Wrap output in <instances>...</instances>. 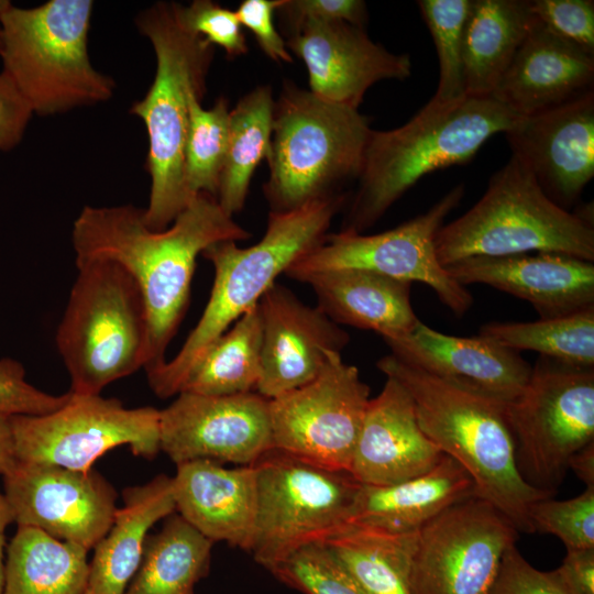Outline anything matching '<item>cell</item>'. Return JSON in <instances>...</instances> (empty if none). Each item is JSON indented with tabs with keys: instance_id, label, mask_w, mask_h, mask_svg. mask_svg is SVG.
<instances>
[{
	"instance_id": "obj_1",
	"label": "cell",
	"mask_w": 594,
	"mask_h": 594,
	"mask_svg": "<svg viewBox=\"0 0 594 594\" xmlns=\"http://www.w3.org/2000/svg\"><path fill=\"white\" fill-rule=\"evenodd\" d=\"M251 233L217 199L200 194L162 231L150 229L143 209L132 205L85 206L74 221L75 264L105 260L119 264L136 282L148 322L145 371L166 361L165 353L185 316L196 260L220 241Z\"/></svg>"
},
{
	"instance_id": "obj_2",
	"label": "cell",
	"mask_w": 594,
	"mask_h": 594,
	"mask_svg": "<svg viewBox=\"0 0 594 594\" xmlns=\"http://www.w3.org/2000/svg\"><path fill=\"white\" fill-rule=\"evenodd\" d=\"M340 194L286 212H270L264 237L250 248L220 241L201 254L215 270L209 300L178 353L146 371L150 387L161 398L177 395L201 356L300 256L324 239L343 206Z\"/></svg>"
},
{
	"instance_id": "obj_3",
	"label": "cell",
	"mask_w": 594,
	"mask_h": 594,
	"mask_svg": "<svg viewBox=\"0 0 594 594\" xmlns=\"http://www.w3.org/2000/svg\"><path fill=\"white\" fill-rule=\"evenodd\" d=\"M376 366L407 391L421 430L469 473L476 496L501 512L518 532L534 534L529 507L552 496L520 477L505 404L440 380L393 354L380 359Z\"/></svg>"
},
{
	"instance_id": "obj_4",
	"label": "cell",
	"mask_w": 594,
	"mask_h": 594,
	"mask_svg": "<svg viewBox=\"0 0 594 594\" xmlns=\"http://www.w3.org/2000/svg\"><path fill=\"white\" fill-rule=\"evenodd\" d=\"M518 117L492 97H464L426 106L404 125L372 130L359 186L342 230L371 228L421 177L469 162L486 141L505 133Z\"/></svg>"
},
{
	"instance_id": "obj_5",
	"label": "cell",
	"mask_w": 594,
	"mask_h": 594,
	"mask_svg": "<svg viewBox=\"0 0 594 594\" xmlns=\"http://www.w3.org/2000/svg\"><path fill=\"white\" fill-rule=\"evenodd\" d=\"M135 23L156 58L151 87L130 109L144 122L148 138L145 168L151 190L143 219L150 229L162 231L193 200L184 184L188 97L191 90L205 92L213 46L184 28L176 2L152 4L138 14Z\"/></svg>"
},
{
	"instance_id": "obj_6",
	"label": "cell",
	"mask_w": 594,
	"mask_h": 594,
	"mask_svg": "<svg viewBox=\"0 0 594 594\" xmlns=\"http://www.w3.org/2000/svg\"><path fill=\"white\" fill-rule=\"evenodd\" d=\"M94 2L50 0L20 8L0 0V57L33 113L52 116L109 100L116 84L88 55Z\"/></svg>"
},
{
	"instance_id": "obj_7",
	"label": "cell",
	"mask_w": 594,
	"mask_h": 594,
	"mask_svg": "<svg viewBox=\"0 0 594 594\" xmlns=\"http://www.w3.org/2000/svg\"><path fill=\"white\" fill-rule=\"evenodd\" d=\"M372 129L359 109L333 103L285 82L274 105L270 176L263 186L270 212H286L340 195L359 178Z\"/></svg>"
},
{
	"instance_id": "obj_8",
	"label": "cell",
	"mask_w": 594,
	"mask_h": 594,
	"mask_svg": "<svg viewBox=\"0 0 594 594\" xmlns=\"http://www.w3.org/2000/svg\"><path fill=\"white\" fill-rule=\"evenodd\" d=\"M436 252L443 266L473 256L560 253L594 262L590 212L572 213L553 202L515 156L490 179L481 199L442 226Z\"/></svg>"
},
{
	"instance_id": "obj_9",
	"label": "cell",
	"mask_w": 594,
	"mask_h": 594,
	"mask_svg": "<svg viewBox=\"0 0 594 594\" xmlns=\"http://www.w3.org/2000/svg\"><path fill=\"white\" fill-rule=\"evenodd\" d=\"M77 276L56 330L57 351L76 395H99L145 369L148 322L136 282L119 264H76Z\"/></svg>"
},
{
	"instance_id": "obj_10",
	"label": "cell",
	"mask_w": 594,
	"mask_h": 594,
	"mask_svg": "<svg viewBox=\"0 0 594 594\" xmlns=\"http://www.w3.org/2000/svg\"><path fill=\"white\" fill-rule=\"evenodd\" d=\"M504 411L520 477L553 497L571 457L594 441V369L539 355Z\"/></svg>"
},
{
	"instance_id": "obj_11",
	"label": "cell",
	"mask_w": 594,
	"mask_h": 594,
	"mask_svg": "<svg viewBox=\"0 0 594 594\" xmlns=\"http://www.w3.org/2000/svg\"><path fill=\"white\" fill-rule=\"evenodd\" d=\"M254 466L257 512L249 552L268 571L300 547L323 542L350 524L361 484L349 472L274 448Z\"/></svg>"
},
{
	"instance_id": "obj_12",
	"label": "cell",
	"mask_w": 594,
	"mask_h": 594,
	"mask_svg": "<svg viewBox=\"0 0 594 594\" xmlns=\"http://www.w3.org/2000/svg\"><path fill=\"white\" fill-rule=\"evenodd\" d=\"M463 195L464 187L459 185L426 212L381 233H327L321 243L295 261L285 274L302 282L324 271L360 268L403 282H419L428 285L452 314L461 317L471 308L473 297L440 263L436 238Z\"/></svg>"
},
{
	"instance_id": "obj_13",
	"label": "cell",
	"mask_w": 594,
	"mask_h": 594,
	"mask_svg": "<svg viewBox=\"0 0 594 594\" xmlns=\"http://www.w3.org/2000/svg\"><path fill=\"white\" fill-rule=\"evenodd\" d=\"M72 393V392H70ZM18 461L88 471L107 451L128 446L135 457L161 451L160 410L125 408L116 398L76 395L40 416H11Z\"/></svg>"
},
{
	"instance_id": "obj_14",
	"label": "cell",
	"mask_w": 594,
	"mask_h": 594,
	"mask_svg": "<svg viewBox=\"0 0 594 594\" xmlns=\"http://www.w3.org/2000/svg\"><path fill=\"white\" fill-rule=\"evenodd\" d=\"M518 535L501 512L477 496L448 507L416 534L410 594H483Z\"/></svg>"
},
{
	"instance_id": "obj_15",
	"label": "cell",
	"mask_w": 594,
	"mask_h": 594,
	"mask_svg": "<svg viewBox=\"0 0 594 594\" xmlns=\"http://www.w3.org/2000/svg\"><path fill=\"white\" fill-rule=\"evenodd\" d=\"M370 392L359 370L329 351L311 382L270 399L273 448L349 472Z\"/></svg>"
},
{
	"instance_id": "obj_16",
	"label": "cell",
	"mask_w": 594,
	"mask_h": 594,
	"mask_svg": "<svg viewBox=\"0 0 594 594\" xmlns=\"http://www.w3.org/2000/svg\"><path fill=\"white\" fill-rule=\"evenodd\" d=\"M4 496L18 526L87 549L106 536L117 512V493L92 469L15 461L2 475Z\"/></svg>"
},
{
	"instance_id": "obj_17",
	"label": "cell",
	"mask_w": 594,
	"mask_h": 594,
	"mask_svg": "<svg viewBox=\"0 0 594 594\" xmlns=\"http://www.w3.org/2000/svg\"><path fill=\"white\" fill-rule=\"evenodd\" d=\"M160 446L176 465L194 460L254 464L273 448L270 399L256 392H180L160 410Z\"/></svg>"
},
{
	"instance_id": "obj_18",
	"label": "cell",
	"mask_w": 594,
	"mask_h": 594,
	"mask_svg": "<svg viewBox=\"0 0 594 594\" xmlns=\"http://www.w3.org/2000/svg\"><path fill=\"white\" fill-rule=\"evenodd\" d=\"M289 29L286 45L307 68L309 91L327 101L359 109L377 81L411 75L409 55L391 53L364 29L342 21H305Z\"/></svg>"
},
{
	"instance_id": "obj_19",
	"label": "cell",
	"mask_w": 594,
	"mask_h": 594,
	"mask_svg": "<svg viewBox=\"0 0 594 594\" xmlns=\"http://www.w3.org/2000/svg\"><path fill=\"white\" fill-rule=\"evenodd\" d=\"M505 135L512 155L553 202L568 210L594 176V91L518 118Z\"/></svg>"
},
{
	"instance_id": "obj_20",
	"label": "cell",
	"mask_w": 594,
	"mask_h": 594,
	"mask_svg": "<svg viewBox=\"0 0 594 594\" xmlns=\"http://www.w3.org/2000/svg\"><path fill=\"white\" fill-rule=\"evenodd\" d=\"M262 322V364L256 393L267 399L311 382L328 352L341 351L350 336L318 307L304 304L274 283L257 302Z\"/></svg>"
},
{
	"instance_id": "obj_21",
	"label": "cell",
	"mask_w": 594,
	"mask_h": 594,
	"mask_svg": "<svg viewBox=\"0 0 594 594\" xmlns=\"http://www.w3.org/2000/svg\"><path fill=\"white\" fill-rule=\"evenodd\" d=\"M384 341L400 361L502 404L517 398L531 374L516 351L481 336L444 334L420 320L410 332Z\"/></svg>"
},
{
	"instance_id": "obj_22",
	"label": "cell",
	"mask_w": 594,
	"mask_h": 594,
	"mask_svg": "<svg viewBox=\"0 0 594 594\" xmlns=\"http://www.w3.org/2000/svg\"><path fill=\"white\" fill-rule=\"evenodd\" d=\"M461 285L484 284L532 305L540 318L594 307L593 262L560 253L473 256L444 266Z\"/></svg>"
},
{
	"instance_id": "obj_23",
	"label": "cell",
	"mask_w": 594,
	"mask_h": 594,
	"mask_svg": "<svg viewBox=\"0 0 594 594\" xmlns=\"http://www.w3.org/2000/svg\"><path fill=\"white\" fill-rule=\"evenodd\" d=\"M443 457L421 430L407 391L386 377L366 406L349 473L361 485H393L429 472Z\"/></svg>"
},
{
	"instance_id": "obj_24",
	"label": "cell",
	"mask_w": 594,
	"mask_h": 594,
	"mask_svg": "<svg viewBox=\"0 0 594 594\" xmlns=\"http://www.w3.org/2000/svg\"><path fill=\"white\" fill-rule=\"evenodd\" d=\"M594 55L558 37L534 18L492 98L518 118L535 116L593 90Z\"/></svg>"
},
{
	"instance_id": "obj_25",
	"label": "cell",
	"mask_w": 594,
	"mask_h": 594,
	"mask_svg": "<svg viewBox=\"0 0 594 594\" xmlns=\"http://www.w3.org/2000/svg\"><path fill=\"white\" fill-rule=\"evenodd\" d=\"M176 510L204 536L249 551L256 512L254 464L224 468L211 460L176 465L172 477Z\"/></svg>"
},
{
	"instance_id": "obj_26",
	"label": "cell",
	"mask_w": 594,
	"mask_h": 594,
	"mask_svg": "<svg viewBox=\"0 0 594 594\" xmlns=\"http://www.w3.org/2000/svg\"><path fill=\"white\" fill-rule=\"evenodd\" d=\"M318 308L334 323L371 330L384 339L410 332L419 319L410 301L411 283L360 268L307 276Z\"/></svg>"
},
{
	"instance_id": "obj_27",
	"label": "cell",
	"mask_w": 594,
	"mask_h": 594,
	"mask_svg": "<svg viewBox=\"0 0 594 594\" xmlns=\"http://www.w3.org/2000/svg\"><path fill=\"white\" fill-rule=\"evenodd\" d=\"M476 496L469 473L444 454L429 472L386 486L361 485L351 521L392 534L418 531L448 507Z\"/></svg>"
},
{
	"instance_id": "obj_28",
	"label": "cell",
	"mask_w": 594,
	"mask_h": 594,
	"mask_svg": "<svg viewBox=\"0 0 594 594\" xmlns=\"http://www.w3.org/2000/svg\"><path fill=\"white\" fill-rule=\"evenodd\" d=\"M122 496L123 507L117 508L110 529L94 548L90 594H124L140 565L148 530L176 510L172 477L165 474L125 488Z\"/></svg>"
},
{
	"instance_id": "obj_29",
	"label": "cell",
	"mask_w": 594,
	"mask_h": 594,
	"mask_svg": "<svg viewBox=\"0 0 594 594\" xmlns=\"http://www.w3.org/2000/svg\"><path fill=\"white\" fill-rule=\"evenodd\" d=\"M532 21L528 0H471L463 37L466 97L492 96Z\"/></svg>"
},
{
	"instance_id": "obj_30",
	"label": "cell",
	"mask_w": 594,
	"mask_h": 594,
	"mask_svg": "<svg viewBox=\"0 0 594 594\" xmlns=\"http://www.w3.org/2000/svg\"><path fill=\"white\" fill-rule=\"evenodd\" d=\"M88 550L18 526L6 547L3 594H84Z\"/></svg>"
},
{
	"instance_id": "obj_31",
	"label": "cell",
	"mask_w": 594,
	"mask_h": 594,
	"mask_svg": "<svg viewBox=\"0 0 594 594\" xmlns=\"http://www.w3.org/2000/svg\"><path fill=\"white\" fill-rule=\"evenodd\" d=\"M213 541L178 514L146 538L140 565L124 594H193L207 575Z\"/></svg>"
},
{
	"instance_id": "obj_32",
	"label": "cell",
	"mask_w": 594,
	"mask_h": 594,
	"mask_svg": "<svg viewBox=\"0 0 594 594\" xmlns=\"http://www.w3.org/2000/svg\"><path fill=\"white\" fill-rule=\"evenodd\" d=\"M274 105L272 87L261 85L230 110L229 143L217 201L231 217L243 209L252 176L270 154Z\"/></svg>"
},
{
	"instance_id": "obj_33",
	"label": "cell",
	"mask_w": 594,
	"mask_h": 594,
	"mask_svg": "<svg viewBox=\"0 0 594 594\" xmlns=\"http://www.w3.org/2000/svg\"><path fill=\"white\" fill-rule=\"evenodd\" d=\"M416 534L346 525L323 542L367 594H410L408 569Z\"/></svg>"
},
{
	"instance_id": "obj_34",
	"label": "cell",
	"mask_w": 594,
	"mask_h": 594,
	"mask_svg": "<svg viewBox=\"0 0 594 594\" xmlns=\"http://www.w3.org/2000/svg\"><path fill=\"white\" fill-rule=\"evenodd\" d=\"M261 364L262 322L255 305L209 346L180 392L212 396L255 392Z\"/></svg>"
},
{
	"instance_id": "obj_35",
	"label": "cell",
	"mask_w": 594,
	"mask_h": 594,
	"mask_svg": "<svg viewBox=\"0 0 594 594\" xmlns=\"http://www.w3.org/2000/svg\"><path fill=\"white\" fill-rule=\"evenodd\" d=\"M479 336L513 351H534L564 364L594 369V307L526 322H488Z\"/></svg>"
},
{
	"instance_id": "obj_36",
	"label": "cell",
	"mask_w": 594,
	"mask_h": 594,
	"mask_svg": "<svg viewBox=\"0 0 594 594\" xmlns=\"http://www.w3.org/2000/svg\"><path fill=\"white\" fill-rule=\"evenodd\" d=\"M204 94L189 92V121L184 151V184L190 199L200 194L217 199L226 161L230 110L220 97L210 109L201 106Z\"/></svg>"
},
{
	"instance_id": "obj_37",
	"label": "cell",
	"mask_w": 594,
	"mask_h": 594,
	"mask_svg": "<svg viewBox=\"0 0 594 594\" xmlns=\"http://www.w3.org/2000/svg\"><path fill=\"white\" fill-rule=\"evenodd\" d=\"M418 7L432 36L439 81L429 105L444 106L465 97L463 37L471 0H419Z\"/></svg>"
},
{
	"instance_id": "obj_38",
	"label": "cell",
	"mask_w": 594,
	"mask_h": 594,
	"mask_svg": "<svg viewBox=\"0 0 594 594\" xmlns=\"http://www.w3.org/2000/svg\"><path fill=\"white\" fill-rule=\"evenodd\" d=\"M270 572L304 594H367L324 542L300 547Z\"/></svg>"
},
{
	"instance_id": "obj_39",
	"label": "cell",
	"mask_w": 594,
	"mask_h": 594,
	"mask_svg": "<svg viewBox=\"0 0 594 594\" xmlns=\"http://www.w3.org/2000/svg\"><path fill=\"white\" fill-rule=\"evenodd\" d=\"M529 519L534 532L554 535L566 549L594 548V486L566 501L534 502Z\"/></svg>"
},
{
	"instance_id": "obj_40",
	"label": "cell",
	"mask_w": 594,
	"mask_h": 594,
	"mask_svg": "<svg viewBox=\"0 0 594 594\" xmlns=\"http://www.w3.org/2000/svg\"><path fill=\"white\" fill-rule=\"evenodd\" d=\"M178 18L185 29L221 47L228 57L248 53L246 38L234 11L211 0H195L189 6L178 3Z\"/></svg>"
},
{
	"instance_id": "obj_41",
	"label": "cell",
	"mask_w": 594,
	"mask_h": 594,
	"mask_svg": "<svg viewBox=\"0 0 594 594\" xmlns=\"http://www.w3.org/2000/svg\"><path fill=\"white\" fill-rule=\"evenodd\" d=\"M532 16L558 37L594 55L593 0H528Z\"/></svg>"
},
{
	"instance_id": "obj_42",
	"label": "cell",
	"mask_w": 594,
	"mask_h": 594,
	"mask_svg": "<svg viewBox=\"0 0 594 594\" xmlns=\"http://www.w3.org/2000/svg\"><path fill=\"white\" fill-rule=\"evenodd\" d=\"M72 393L53 395L40 391L25 380L21 363L10 358L0 359V415L40 416L64 406Z\"/></svg>"
},
{
	"instance_id": "obj_43",
	"label": "cell",
	"mask_w": 594,
	"mask_h": 594,
	"mask_svg": "<svg viewBox=\"0 0 594 594\" xmlns=\"http://www.w3.org/2000/svg\"><path fill=\"white\" fill-rule=\"evenodd\" d=\"M483 594H565L551 571L534 568L515 544L509 546L497 572Z\"/></svg>"
},
{
	"instance_id": "obj_44",
	"label": "cell",
	"mask_w": 594,
	"mask_h": 594,
	"mask_svg": "<svg viewBox=\"0 0 594 594\" xmlns=\"http://www.w3.org/2000/svg\"><path fill=\"white\" fill-rule=\"evenodd\" d=\"M277 12L285 16L289 28L305 21H342L364 29L369 20L362 0H283Z\"/></svg>"
},
{
	"instance_id": "obj_45",
	"label": "cell",
	"mask_w": 594,
	"mask_h": 594,
	"mask_svg": "<svg viewBox=\"0 0 594 594\" xmlns=\"http://www.w3.org/2000/svg\"><path fill=\"white\" fill-rule=\"evenodd\" d=\"M283 0H243L234 11L240 24L250 30L264 54L277 63H292L286 41L274 25V13Z\"/></svg>"
},
{
	"instance_id": "obj_46",
	"label": "cell",
	"mask_w": 594,
	"mask_h": 594,
	"mask_svg": "<svg viewBox=\"0 0 594 594\" xmlns=\"http://www.w3.org/2000/svg\"><path fill=\"white\" fill-rule=\"evenodd\" d=\"M33 111L10 79L0 73V151L16 146L28 128Z\"/></svg>"
},
{
	"instance_id": "obj_47",
	"label": "cell",
	"mask_w": 594,
	"mask_h": 594,
	"mask_svg": "<svg viewBox=\"0 0 594 594\" xmlns=\"http://www.w3.org/2000/svg\"><path fill=\"white\" fill-rule=\"evenodd\" d=\"M551 573L565 594H594V548L566 549Z\"/></svg>"
},
{
	"instance_id": "obj_48",
	"label": "cell",
	"mask_w": 594,
	"mask_h": 594,
	"mask_svg": "<svg viewBox=\"0 0 594 594\" xmlns=\"http://www.w3.org/2000/svg\"><path fill=\"white\" fill-rule=\"evenodd\" d=\"M569 470H572L586 487L594 486V441L571 457Z\"/></svg>"
},
{
	"instance_id": "obj_49",
	"label": "cell",
	"mask_w": 594,
	"mask_h": 594,
	"mask_svg": "<svg viewBox=\"0 0 594 594\" xmlns=\"http://www.w3.org/2000/svg\"><path fill=\"white\" fill-rule=\"evenodd\" d=\"M16 461L10 417L0 415V474L3 475Z\"/></svg>"
},
{
	"instance_id": "obj_50",
	"label": "cell",
	"mask_w": 594,
	"mask_h": 594,
	"mask_svg": "<svg viewBox=\"0 0 594 594\" xmlns=\"http://www.w3.org/2000/svg\"><path fill=\"white\" fill-rule=\"evenodd\" d=\"M13 521L11 507L4 494L0 492V536L4 535L6 528Z\"/></svg>"
},
{
	"instance_id": "obj_51",
	"label": "cell",
	"mask_w": 594,
	"mask_h": 594,
	"mask_svg": "<svg viewBox=\"0 0 594 594\" xmlns=\"http://www.w3.org/2000/svg\"><path fill=\"white\" fill-rule=\"evenodd\" d=\"M4 560H6V538L0 536V594H3L4 586Z\"/></svg>"
},
{
	"instance_id": "obj_52",
	"label": "cell",
	"mask_w": 594,
	"mask_h": 594,
	"mask_svg": "<svg viewBox=\"0 0 594 594\" xmlns=\"http://www.w3.org/2000/svg\"><path fill=\"white\" fill-rule=\"evenodd\" d=\"M84 594H90V593L86 590V592Z\"/></svg>"
},
{
	"instance_id": "obj_53",
	"label": "cell",
	"mask_w": 594,
	"mask_h": 594,
	"mask_svg": "<svg viewBox=\"0 0 594 594\" xmlns=\"http://www.w3.org/2000/svg\"><path fill=\"white\" fill-rule=\"evenodd\" d=\"M0 46H1V35H0Z\"/></svg>"
}]
</instances>
